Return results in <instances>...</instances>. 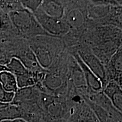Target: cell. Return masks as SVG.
Masks as SVG:
<instances>
[{"label": "cell", "instance_id": "1", "mask_svg": "<svg viewBox=\"0 0 122 122\" xmlns=\"http://www.w3.org/2000/svg\"><path fill=\"white\" fill-rule=\"evenodd\" d=\"M29 46L32 50L40 66L48 71L67 51L61 37L38 36L30 39Z\"/></svg>", "mask_w": 122, "mask_h": 122}, {"label": "cell", "instance_id": "2", "mask_svg": "<svg viewBox=\"0 0 122 122\" xmlns=\"http://www.w3.org/2000/svg\"><path fill=\"white\" fill-rule=\"evenodd\" d=\"M11 24L24 36L32 39L38 36H50L40 25L33 14L23 8L9 13Z\"/></svg>", "mask_w": 122, "mask_h": 122}, {"label": "cell", "instance_id": "3", "mask_svg": "<svg viewBox=\"0 0 122 122\" xmlns=\"http://www.w3.org/2000/svg\"><path fill=\"white\" fill-rule=\"evenodd\" d=\"M63 19L70 28V31L83 32L87 23L88 1H63Z\"/></svg>", "mask_w": 122, "mask_h": 122}, {"label": "cell", "instance_id": "4", "mask_svg": "<svg viewBox=\"0 0 122 122\" xmlns=\"http://www.w3.org/2000/svg\"><path fill=\"white\" fill-rule=\"evenodd\" d=\"M40 25L49 35L63 37L70 31V28L63 18L58 19L48 16L40 7L33 13Z\"/></svg>", "mask_w": 122, "mask_h": 122}, {"label": "cell", "instance_id": "5", "mask_svg": "<svg viewBox=\"0 0 122 122\" xmlns=\"http://www.w3.org/2000/svg\"><path fill=\"white\" fill-rule=\"evenodd\" d=\"M72 52H76L86 66L101 81L103 89L107 84L105 66L93 53L89 46L84 45L78 46Z\"/></svg>", "mask_w": 122, "mask_h": 122}, {"label": "cell", "instance_id": "6", "mask_svg": "<svg viewBox=\"0 0 122 122\" xmlns=\"http://www.w3.org/2000/svg\"><path fill=\"white\" fill-rule=\"evenodd\" d=\"M70 53L72 54V56L75 59L77 64L80 66V68H81L82 71H83L85 83H86L88 91H89V94L88 96L102 92L103 85L100 79L98 77H97L94 74V73L86 66V65L83 62V61L81 59L77 53Z\"/></svg>", "mask_w": 122, "mask_h": 122}, {"label": "cell", "instance_id": "7", "mask_svg": "<svg viewBox=\"0 0 122 122\" xmlns=\"http://www.w3.org/2000/svg\"><path fill=\"white\" fill-rule=\"evenodd\" d=\"M103 93L109 99L117 110L122 112V86L115 81H109L102 91Z\"/></svg>", "mask_w": 122, "mask_h": 122}, {"label": "cell", "instance_id": "8", "mask_svg": "<svg viewBox=\"0 0 122 122\" xmlns=\"http://www.w3.org/2000/svg\"><path fill=\"white\" fill-rule=\"evenodd\" d=\"M40 7L48 16L58 19L63 18L65 13L63 1H42Z\"/></svg>", "mask_w": 122, "mask_h": 122}, {"label": "cell", "instance_id": "9", "mask_svg": "<svg viewBox=\"0 0 122 122\" xmlns=\"http://www.w3.org/2000/svg\"><path fill=\"white\" fill-rule=\"evenodd\" d=\"M0 84L3 88L7 92L15 93L19 89L16 77L8 71H4L0 73Z\"/></svg>", "mask_w": 122, "mask_h": 122}, {"label": "cell", "instance_id": "10", "mask_svg": "<svg viewBox=\"0 0 122 122\" xmlns=\"http://www.w3.org/2000/svg\"><path fill=\"white\" fill-rule=\"evenodd\" d=\"M22 111L16 105L9 104L0 109V121L22 118Z\"/></svg>", "mask_w": 122, "mask_h": 122}, {"label": "cell", "instance_id": "11", "mask_svg": "<svg viewBox=\"0 0 122 122\" xmlns=\"http://www.w3.org/2000/svg\"><path fill=\"white\" fill-rule=\"evenodd\" d=\"M44 109L46 110L48 114L51 118L55 119L61 117L65 111V107L63 103L59 101L55 100L53 96L45 107Z\"/></svg>", "mask_w": 122, "mask_h": 122}, {"label": "cell", "instance_id": "12", "mask_svg": "<svg viewBox=\"0 0 122 122\" xmlns=\"http://www.w3.org/2000/svg\"><path fill=\"white\" fill-rule=\"evenodd\" d=\"M5 66L8 71L14 75L15 76L22 75L29 72L22 62L16 57L11 58Z\"/></svg>", "mask_w": 122, "mask_h": 122}, {"label": "cell", "instance_id": "13", "mask_svg": "<svg viewBox=\"0 0 122 122\" xmlns=\"http://www.w3.org/2000/svg\"><path fill=\"white\" fill-rule=\"evenodd\" d=\"M17 82V85L19 89L33 86L36 85L34 73L29 72L27 74L20 76H15Z\"/></svg>", "mask_w": 122, "mask_h": 122}, {"label": "cell", "instance_id": "14", "mask_svg": "<svg viewBox=\"0 0 122 122\" xmlns=\"http://www.w3.org/2000/svg\"><path fill=\"white\" fill-rule=\"evenodd\" d=\"M15 93L5 91L0 84V102L4 104H10L13 102Z\"/></svg>", "mask_w": 122, "mask_h": 122}, {"label": "cell", "instance_id": "15", "mask_svg": "<svg viewBox=\"0 0 122 122\" xmlns=\"http://www.w3.org/2000/svg\"><path fill=\"white\" fill-rule=\"evenodd\" d=\"M42 1H20L23 8L33 14L40 7Z\"/></svg>", "mask_w": 122, "mask_h": 122}, {"label": "cell", "instance_id": "16", "mask_svg": "<svg viewBox=\"0 0 122 122\" xmlns=\"http://www.w3.org/2000/svg\"><path fill=\"white\" fill-rule=\"evenodd\" d=\"M4 71H8L7 67H6L5 65H1V64H0V73Z\"/></svg>", "mask_w": 122, "mask_h": 122}, {"label": "cell", "instance_id": "17", "mask_svg": "<svg viewBox=\"0 0 122 122\" xmlns=\"http://www.w3.org/2000/svg\"><path fill=\"white\" fill-rule=\"evenodd\" d=\"M4 21H3V19L2 18H0V29L2 28L3 26H4Z\"/></svg>", "mask_w": 122, "mask_h": 122}, {"label": "cell", "instance_id": "18", "mask_svg": "<svg viewBox=\"0 0 122 122\" xmlns=\"http://www.w3.org/2000/svg\"><path fill=\"white\" fill-rule=\"evenodd\" d=\"M7 105H9V104H4V103H2L0 102V109H2V108H3L5 106H7Z\"/></svg>", "mask_w": 122, "mask_h": 122}, {"label": "cell", "instance_id": "19", "mask_svg": "<svg viewBox=\"0 0 122 122\" xmlns=\"http://www.w3.org/2000/svg\"><path fill=\"white\" fill-rule=\"evenodd\" d=\"M0 122H13L12 120H3L0 121Z\"/></svg>", "mask_w": 122, "mask_h": 122}]
</instances>
